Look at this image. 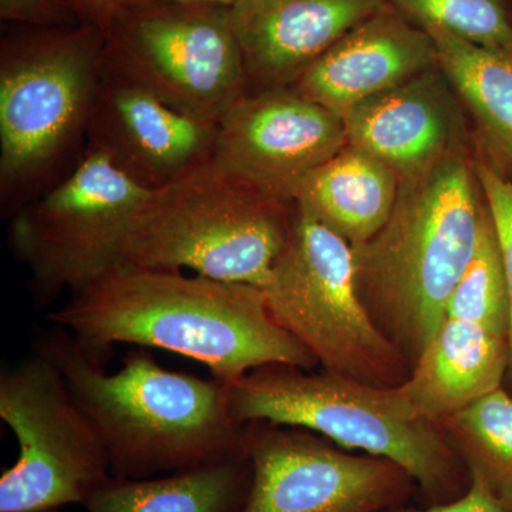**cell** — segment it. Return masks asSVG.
<instances>
[{
	"mask_svg": "<svg viewBox=\"0 0 512 512\" xmlns=\"http://www.w3.org/2000/svg\"><path fill=\"white\" fill-rule=\"evenodd\" d=\"M399 187L392 168L348 144L306 178L295 205L356 247L389 220Z\"/></svg>",
	"mask_w": 512,
	"mask_h": 512,
	"instance_id": "cell-18",
	"label": "cell"
},
{
	"mask_svg": "<svg viewBox=\"0 0 512 512\" xmlns=\"http://www.w3.org/2000/svg\"><path fill=\"white\" fill-rule=\"evenodd\" d=\"M104 35V69L185 116L218 123L245 94L231 8L120 6Z\"/></svg>",
	"mask_w": 512,
	"mask_h": 512,
	"instance_id": "cell-8",
	"label": "cell"
},
{
	"mask_svg": "<svg viewBox=\"0 0 512 512\" xmlns=\"http://www.w3.org/2000/svg\"><path fill=\"white\" fill-rule=\"evenodd\" d=\"M218 123L178 113L148 93L104 69L86 136L89 148L110 161L120 173L157 190L210 160Z\"/></svg>",
	"mask_w": 512,
	"mask_h": 512,
	"instance_id": "cell-13",
	"label": "cell"
},
{
	"mask_svg": "<svg viewBox=\"0 0 512 512\" xmlns=\"http://www.w3.org/2000/svg\"><path fill=\"white\" fill-rule=\"evenodd\" d=\"M436 66L429 33L390 3L330 47L289 89L343 119L357 104Z\"/></svg>",
	"mask_w": 512,
	"mask_h": 512,
	"instance_id": "cell-15",
	"label": "cell"
},
{
	"mask_svg": "<svg viewBox=\"0 0 512 512\" xmlns=\"http://www.w3.org/2000/svg\"><path fill=\"white\" fill-rule=\"evenodd\" d=\"M74 15L64 0H0V18L39 28L64 26Z\"/></svg>",
	"mask_w": 512,
	"mask_h": 512,
	"instance_id": "cell-25",
	"label": "cell"
},
{
	"mask_svg": "<svg viewBox=\"0 0 512 512\" xmlns=\"http://www.w3.org/2000/svg\"><path fill=\"white\" fill-rule=\"evenodd\" d=\"M104 63L96 26L49 29L3 43L0 57V184L29 187L87 131Z\"/></svg>",
	"mask_w": 512,
	"mask_h": 512,
	"instance_id": "cell-7",
	"label": "cell"
},
{
	"mask_svg": "<svg viewBox=\"0 0 512 512\" xmlns=\"http://www.w3.org/2000/svg\"><path fill=\"white\" fill-rule=\"evenodd\" d=\"M444 318L477 323L500 335L510 333V303L503 256L485 202L476 251L448 301Z\"/></svg>",
	"mask_w": 512,
	"mask_h": 512,
	"instance_id": "cell-22",
	"label": "cell"
},
{
	"mask_svg": "<svg viewBox=\"0 0 512 512\" xmlns=\"http://www.w3.org/2000/svg\"><path fill=\"white\" fill-rule=\"evenodd\" d=\"M483 208L474 164L460 146L400 181L389 220L352 247L360 301L412 369L473 258Z\"/></svg>",
	"mask_w": 512,
	"mask_h": 512,
	"instance_id": "cell-3",
	"label": "cell"
},
{
	"mask_svg": "<svg viewBox=\"0 0 512 512\" xmlns=\"http://www.w3.org/2000/svg\"><path fill=\"white\" fill-rule=\"evenodd\" d=\"M348 146L345 121L292 89L244 94L218 121L212 160L269 200L295 204L303 183Z\"/></svg>",
	"mask_w": 512,
	"mask_h": 512,
	"instance_id": "cell-12",
	"label": "cell"
},
{
	"mask_svg": "<svg viewBox=\"0 0 512 512\" xmlns=\"http://www.w3.org/2000/svg\"><path fill=\"white\" fill-rule=\"evenodd\" d=\"M390 0H238L231 8L245 92L289 89L330 47ZM255 94V93H254Z\"/></svg>",
	"mask_w": 512,
	"mask_h": 512,
	"instance_id": "cell-14",
	"label": "cell"
},
{
	"mask_svg": "<svg viewBox=\"0 0 512 512\" xmlns=\"http://www.w3.org/2000/svg\"><path fill=\"white\" fill-rule=\"evenodd\" d=\"M229 404L242 426L268 421L299 427L345 450L392 461L413 478L421 507L463 497L473 480L440 424L417 417L397 387L278 363L231 384Z\"/></svg>",
	"mask_w": 512,
	"mask_h": 512,
	"instance_id": "cell-4",
	"label": "cell"
},
{
	"mask_svg": "<svg viewBox=\"0 0 512 512\" xmlns=\"http://www.w3.org/2000/svg\"><path fill=\"white\" fill-rule=\"evenodd\" d=\"M109 363L119 343L167 350L234 384L266 365L305 370L316 357L269 312L264 289L184 271L117 264L46 315Z\"/></svg>",
	"mask_w": 512,
	"mask_h": 512,
	"instance_id": "cell-1",
	"label": "cell"
},
{
	"mask_svg": "<svg viewBox=\"0 0 512 512\" xmlns=\"http://www.w3.org/2000/svg\"><path fill=\"white\" fill-rule=\"evenodd\" d=\"M293 208L251 190L211 157L148 192L128 225L119 264L188 269L264 288L285 247Z\"/></svg>",
	"mask_w": 512,
	"mask_h": 512,
	"instance_id": "cell-5",
	"label": "cell"
},
{
	"mask_svg": "<svg viewBox=\"0 0 512 512\" xmlns=\"http://www.w3.org/2000/svg\"><path fill=\"white\" fill-rule=\"evenodd\" d=\"M436 49L437 67L476 117L501 173L512 175V50L474 45L436 26H420Z\"/></svg>",
	"mask_w": 512,
	"mask_h": 512,
	"instance_id": "cell-19",
	"label": "cell"
},
{
	"mask_svg": "<svg viewBox=\"0 0 512 512\" xmlns=\"http://www.w3.org/2000/svg\"><path fill=\"white\" fill-rule=\"evenodd\" d=\"M439 424L471 476L512 510L511 394L501 387Z\"/></svg>",
	"mask_w": 512,
	"mask_h": 512,
	"instance_id": "cell-21",
	"label": "cell"
},
{
	"mask_svg": "<svg viewBox=\"0 0 512 512\" xmlns=\"http://www.w3.org/2000/svg\"><path fill=\"white\" fill-rule=\"evenodd\" d=\"M262 289L278 325L323 370L386 389L409 379L412 366L360 301L349 242L296 205L285 247Z\"/></svg>",
	"mask_w": 512,
	"mask_h": 512,
	"instance_id": "cell-6",
	"label": "cell"
},
{
	"mask_svg": "<svg viewBox=\"0 0 512 512\" xmlns=\"http://www.w3.org/2000/svg\"><path fill=\"white\" fill-rule=\"evenodd\" d=\"M439 74L429 72L363 101L343 116L349 146L366 151L399 181L460 147L458 116Z\"/></svg>",
	"mask_w": 512,
	"mask_h": 512,
	"instance_id": "cell-16",
	"label": "cell"
},
{
	"mask_svg": "<svg viewBox=\"0 0 512 512\" xmlns=\"http://www.w3.org/2000/svg\"><path fill=\"white\" fill-rule=\"evenodd\" d=\"M0 417L19 446L18 460L0 477V512L84 505L111 478L99 433L45 356L3 370Z\"/></svg>",
	"mask_w": 512,
	"mask_h": 512,
	"instance_id": "cell-9",
	"label": "cell"
},
{
	"mask_svg": "<svg viewBox=\"0 0 512 512\" xmlns=\"http://www.w3.org/2000/svg\"><path fill=\"white\" fill-rule=\"evenodd\" d=\"M35 350L60 370L89 416L111 476L140 480L247 458L229 384L165 369L144 348L130 350L117 372H107L106 362L55 325Z\"/></svg>",
	"mask_w": 512,
	"mask_h": 512,
	"instance_id": "cell-2",
	"label": "cell"
},
{
	"mask_svg": "<svg viewBox=\"0 0 512 512\" xmlns=\"http://www.w3.org/2000/svg\"><path fill=\"white\" fill-rule=\"evenodd\" d=\"M508 336L444 318L434 338L397 387L420 419L439 423L504 386Z\"/></svg>",
	"mask_w": 512,
	"mask_h": 512,
	"instance_id": "cell-17",
	"label": "cell"
},
{
	"mask_svg": "<svg viewBox=\"0 0 512 512\" xmlns=\"http://www.w3.org/2000/svg\"><path fill=\"white\" fill-rule=\"evenodd\" d=\"M148 192L87 150L63 183L20 208L10 224V244L32 275L37 308L119 264L128 225Z\"/></svg>",
	"mask_w": 512,
	"mask_h": 512,
	"instance_id": "cell-10",
	"label": "cell"
},
{
	"mask_svg": "<svg viewBox=\"0 0 512 512\" xmlns=\"http://www.w3.org/2000/svg\"><path fill=\"white\" fill-rule=\"evenodd\" d=\"M244 450L252 480L238 512H382L417 495L413 478L392 461L299 427L251 421Z\"/></svg>",
	"mask_w": 512,
	"mask_h": 512,
	"instance_id": "cell-11",
	"label": "cell"
},
{
	"mask_svg": "<svg viewBox=\"0 0 512 512\" xmlns=\"http://www.w3.org/2000/svg\"><path fill=\"white\" fill-rule=\"evenodd\" d=\"M478 184L491 220L494 222L501 256H503L508 303H510V333H508V366L504 389L512 396V177L501 173L488 160L474 164Z\"/></svg>",
	"mask_w": 512,
	"mask_h": 512,
	"instance_id": "cell-24",
	"label": "cell"
},
{
	"mask_svg": "<svg viewBox=\"0 0 512 512\" xmlns=\"http://www.w3.org/2000/svg\"><path fill=\"white\" fill-rule=\"evenodd\" d=\"M248 458L177 471L167 476H111L84 504L89 512H238L247 500Z\"/></svg>",
	"mask_w": 512,
	"mask_h": 512,
	"instance_id": "cell-20",
	"label": "cell"
},
{
	"mask_svg": "<svg viewBox=\"0 0 512 512\" xmlns=\"http://www.w3.org/2000/svg\"><path fill=\"white\" fill-rule=\"evenodd\" d=\"M237 2L238 0H119L117 8H120V6L150 5V3H185V5H214L232 8Z\"/></svg>",
	"mask_w": 512,
	"mask_h": 512,
	"instance_id": "cell-28",
	"label": "cell"
},
{
	"mask_svg": "<svg viewBox=\"0 0 512 512\" xmlns=\"http://www.w3.org/2000/svg\"><path fill=\"white\" fill-rule=\"evenodd\" d=\"M74 15L83 20L84 25L96 26L101 32L106 30L119 0H64Z\"/></svg>",
	"mask_w": 512,
	"mask_h": 512,
	"instance_id": "cell-27",
	"label": "cell"
},
{
	"mask_svg": "<svg viewBox=\"0 0 512 512\" xmlns=\"http://www.w3.org/2000/svg\"><path fill=\"white\" fill-rule=\"evenodd\" d=\"M33 512H63L62 508H57V510H45V511H33Z\"/></svg>",
	"mask_w": 512,
	"mask_h": 512,
	"instance_id": "cell-29",
	"label": "cell"
},
{
	"mask_svg": "<svg viewBox=\"0 0 512 512\" xmlns=\"http://www.w3.org/2000/svg\"><path fill=\"white\" fill-rule=\"evenodd\" d=\"M471 478L473 480H471L467 493L451 503L421 508H410L403 505V507L390 508V510L382 512H512L490 493L480 478L474 476Z\"/></svg>",
	"mask_w": 512,
	"mask_h": 512,
	"instance_id": "cell-26",
	"label": "cell"
},
{
	"mask_svg": "<svg viewBox=\"0 0 512 512\" xmlns=\"http://www.w3.org/2000/svg\"><path fill=\"white\" fill-rule=\"evenodd\" d=\"M416 25L436 26L491 49L512 50V12L507 0H390Z\"/></svg>",
	"mask_w": 512,
	"mask_h": 512,
	"instance_id": "cell-23",
	"label": "cell"
}]
</instances>
